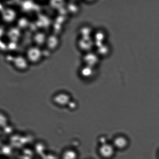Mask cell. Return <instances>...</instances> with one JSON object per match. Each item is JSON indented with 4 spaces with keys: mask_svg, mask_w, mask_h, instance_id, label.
<instances>
[{
    "mask_svg": "<svg viewBox=\"0 0 159 159\" xmlns=\"http://www.w3.org/2000/svg\"><path fill=\"white\" fill-rule=\"evenodd\" d=\"M43 56V51L39 47L37 46H31L26 51V57L29 63H38Z\"/></svg>",
    "mask_w": 159,
    "mask_h": 159,
    "instance_id": "obj_1",
    "label": "cell"
},
{
    "mask_svg": "<svg viewBox=\"0 0 159 159\" xmlns=\"http://www.w3.org/2000/svg\"><path fill=\"white\" fill-rule=\"evenodd\" d=\"M47 37L43 32H39L35 34L34 37V41L36 43V46L40 47V46L46 44Z\"/></svg>",
    "mask_w": 159,
    "mask_h": 159,
    "instance_id": "obj_6",
    "label": "cell"
},
{
    "mask_svg": "<svg viewBox=\"0 0 159 159\" xmlns=\"http://www.w3.org/2000/svg\"><path fill=\"white\" fill-rule=\"evenodd\" d=\"M14 67L19 70L23 71L29 66V62L26 57L21 55L16 56L12 61Z\"/></svg>",
    "mask_w": 159,
    "mask_h": 159,
    "instance_id": "obj_4",
    "label": "cell"
},
{
    "mask_svg": "<svg viewBox=\"0 0 159 159\" xmlns=\"http://www.w3.org/2000/svg\"><path fill=\"white\" fill-rule=\"evenodd\" d=\"M116 150L112 143H105L100 146L98 153L103 159H111L114 157Z\"/></svg>",
    "mask_w": 159,
    "mask_h": 159,
    "instance_id": "obj_2",
    "label": "cell"
},
{
    "mask_svg": "<svg viewBox=\"0 0 159 159\" xmlns=\"http://www.w3.org/2000/svg\"><path fill=\"white\" fill-rule=\"evenodd\" d=\"M15 12L12 9H7L3 13V18L4 20L7 22H10L13 21L15 19Z\"/></svg>",
    "mask_w": 159,
    "mask_h": 159,
    "instance_id": "obj_7",
    "label": "cell"
},
{
    "mask_svg": "<svg viewBox=\"0 0 159 159\" xmlns=\"http://www.w3.org/2000/svg\"><path fill=\"white\" fill-rule=\"evenodd\" d=\"M158 159H159V152H158Z\"/></svg>",
    "mask_w": 159,
    "mask_h": 159,
    "instance_id": "obj_8",
    "label": "cell"
},
{
    "mask_svg": "<svg viewBox=\"0 0 159 159\" xmlns=\"http://www.w3.org/2000/svg\"><path fill=\"white\" fill-rule=\"evenodd\" d=\"M129 141L128 139L124 135H119L115 137L112 144L115 148L118 150H123L127 148Z\"/></svg>",
    "mask_w": 159,
    "mask_h": 159,
    "instance_id": "obj_3",
    "label": "cell"
},
{
    "mask_svg": "<svg viewBox=\"0 0 159 159\" xmlns=\"http://www.w3.org/2000/svg\"><path fill=\"white\" fill-rule=\"evenodd\" d=\"M46 44L50 50H54L58 47L59 44L58 37L54 35H51L48 37Z\"/></svg>",
    "mask_w": 159,
    "mask_h": 159,
    "instance_id": "obj_5",
    "label": "cell"
}]
</instances>
